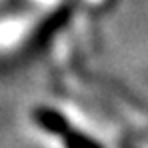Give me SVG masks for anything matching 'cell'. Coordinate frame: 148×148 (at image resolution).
<instances>
[{
  "label": "cell",
  "instance_id": "obj_1",
  "mask_svg": "<svg viewBox=\"0 0 148 148\" xmlns=\"http://www.w3.org/2000/svg\"><path fill=\"white\" fill-rule=\"evenodd\" d=\"M72 14H74V6L70 2H62L60 6L52 8L48 14L44 18H40L34 24V28L28 32V36L22 42L20 52L30 56V54H38L42 48H46L52 42V38L70 22Z\"/></svg>",
  "mask_w": 148,
  "mask_h": 148
},
{
  "label": "cell",
  "instance_id": "obj_2",
  "mask_svg": "<svg viewBox=\"0 0 148 148\" xmlns=\"http://www.w3.org/2000/svg\"><path fill=\"white\" fill-rule=\"evenodd\" d=\"M30 120L34 122L36 128H40L42 132H46L50 136H56L60 140L72 130V126H74L70 122V118L66 116V112H62L60 108L50 106V104H38V106H34L32 112H30Z\"/></svg>",
  "mask_w": 148,
  "mask_h": 148
},
{
  "label": "cell",
  "instance_id": "obj_3",
  "mask_svg": "<svg viewBox=\"0 0 148 148\" xmlns=\"http://www.w3.org/2000/svg\"><path fill=\"white\" fill-rule=\"evenodd\" d=\"M64 146L68 148H102V140H98L96 136H92L90 132L82 130V128H76L72 126V130L60 140Z\"/></svg>",
  "mask_w": 148,
  "mask_h": 148
}]
</instances>
